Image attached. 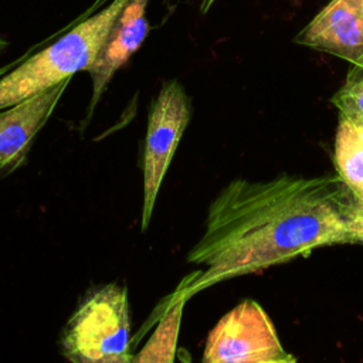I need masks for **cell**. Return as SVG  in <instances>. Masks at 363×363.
<instances>
[{"mask_svg":"<svg viewBox=\"0 0 363 363\" xmlns=\"http://www.w3.org/2000/svg\"><path fill=\"white\" fill-rule=\"evenodd\" d=\"M130 315L126 289L109 284L94 292L71 316L62 349L71 360L104 359L129 352Z\"/></svg>","mask_w":363,"mask_h":363,"instance_id":"cell-3","label":"cell"},{"mask_svg":"<svg viewBox=\"0 0 363 363\" xmlns=\"http://www.w3.org/2000/svg\"><path fill=\"white\" fill-rule=\"evenodd\" d=\"M72 363H133V356L130 354V352L123 353V354H118V356H109V357H104V359H96V360H91V359H71Z\"/></svg>","mask_w":363,"mask_h":363,"instance_id":"cell-12","label":"cell"},{"mask_svg":"<svg viewBox=\"0 0 363 363\" xmlns=\"http://www.w3.org/2000/svg\"><path fill=\"white\" fill-rule=\"evenodd\" d=\"M286 356L268 315L255 301L247 299L208 333L201 363H258Z\"/></svg>","mask_w":363,"mask_h":363,"instance_id":"cell-5","label":"cell"},{"mask_svg":"<svg viewBox=\"0 0 363 363\" xmlns=\"http://www.w3.org/2000/svg\"><path fill=\"white\" fill-rule=\"evenodd\" d=\"M362 13H363V0H362Z\"/></svg>","mask_w":363,"mask_h":363,"instance_id":"cell-18","label":"cell"},{"mask_svg":"<svg viewBox=\"0 0 363 363\" xmlns=\"http://www.w3.org/2000/svg\"><path fill=\"white\" fill-rule=\"evenodd\" d=\"M357 203L337 174L234 179L210 204L204 233L187 254L190 264L204 267L183 286L187 298L315 248L354 244Z\"/></svg>","mask_w":363,"mask_h":363,"instance_id":"cell-1","label":"cell"},{"mask_svg":"<svg viewBox=\"0 0 363 363\" xmlns=\"http://www.w3.org/2000/svg\"><path fill=\"white\" fill-rule=\"evenodd\" d=\"M7 71V67H4V68H0V74H3V72H6Z\"/></svg>","mask_w":363,"mask_h":363,"instance_id":"cell-17","label":"cell"},{"mask_svg":"<svg viewBox=\"0 0 363 363\" xmlns=\"http://www.w3.org/2000/svg\"><path fill=\"white\" fill-rule=\"evenodd\" d=\"M330 101L339 111V119L363 128V64L352 65L345 84Z\"/></svg>","mask_w":363,"mask_h":363,"instance_id":"cell-11","label":"cell"},{"mask_svg":"<svg viewBox=\"0 0 363 363\" xmlns=\"http://www.w3.org/2000/svg\"><path fill=\"white\" fill-rule=\"evenodd\" d=\"M354 244H363V203L359 201L353 220Z\"/></svg>","mask_w":363,"mask_h":363,"instance_id":"cell-13","label":"cell"},{"mask_svg":"<svg viewBox=\"0 0 363 363\" xmlns=\"http://www.w3.org/2000/svg\"><path fill=\"white\" fill-rule=\"evenodd\" d=\"M149 0H129L112 27L101 52L86 69L92 79V95L88 113L91 115L115 72L122 68L139 50L149 33L146 7Z\"/></svg>","mask_w":363,"mask_h":363,"instance_id":"cell-8","label":"cell"},{"mask_svg":"<svg viewBox=\"0 0 363 363\" xmlns=\"http://www.w3.org/2000/svg\"><path fill=\"white\" fill-rule=\"evenodd\" d=\"M258 363H295V359L289 354L286 357H281V359H269V360H262Z\"/></svg>","mask_w":363,"mask_h":363,"instance_id":"cell-14","label":"cell"},{"mask_svg":"<svg viewBox=\"0 0 363 363\" xmlns=\"http://www.w3.org/2000/svg\"><path fill=\"white\" fill-rule=\"evenodd\" d=\"M128 1L112 0L106 9L85 18L58 41L0 78V111L88 69Z\"/></svg>","mask_w":363,"mask_h":363,"instance_id":"cell-2","label":"cell"},{"mask_svg":"<svg viewBox=\"0 0 363 363\" xmlns=\"http://www.w3.org/2000/svg\"><path fill=\"white\" fill-rule=\"evenodd\" d=\"M187 299L186 291L182 286L162 313L142 350L133 357V363H174L183 306Z\"/></svg>","mask_w":363,"mask_h":363,"instance_id":"cell-9","label":"cell"},{"mask_svg":"<svg viewBox=\"0 0 363 363\" xmlns=\"http://www.w3.org/2000/svg\"><path fill=\"white\" fill-rule=\"evenodd\" d=\"M7 47V41L0 35V52H3V50Z\"/></svg>","mask_w":363,"mask_h":363,"instance_id":"cell-16","label":"cell"},{"mask_svg":"<svg viewBox=\"0 0 363 363\" xmlns=\"http://www.w3.org/2000/svg\"><path fill=\"white\" fill-rule=\"evenodd\" d=\"M69 79L0 112V177L18 169L60 102Z\"/></svg>","mask_w":363,"mask_h":363,"instance_id":"cell-7","label":"cell"},{"mask_svg":"<svg viewBox=\"0 0 363 363\" xmlns=\"http://www.w3.org/2000/svg\"><path fill=\"white\" fill-rule=\"evenodd\" d=\"M216 0H201V4H200V11L204 14L210 10V7L214 4Z\"/></svg>","mask_w":363,"mask_h":363,"instance_id":"cell-15","label":"cell"},{"mask_svg":"<svg viewBox=\"0 0 363 363\" xmlns=\"http://www.w3.org/2000/svg\"><path fill=\"white\" fill-rule=\"evenodd\" d=\"M298 45L363 64L362 0H330L294 38Z\"/></svg>","mask_w":363,"mask_h":363,"instance_id":"cell-6","label":"cell"},{"mask_svg":"<svg viewBox=\"0 0 363 363\" xmlns=\"http://www.w3.org/2000/svg\"><path fill=\"white\" fill-rule=\"evenodd\" d=\"M333 162L337 176L356 199L363 203V128L339 119L335 135Z\"/></svg>","mask_w":363,"mask_h":363,"instance_id":"cell-10","label":"cell"},{"mask_svg":"<svg viewBox=\"0 0 363 363\" xmlns=\"http://www.w3.org/2000/svg\"><path fill=\"white\" fill-rule=\"evenodd\" d=\"M190 118L191 102L183 85L177 79L163 82L147 116L143 153L142 231L149 225L160 184Z\"/></svg>","mask_w":363,"mask_h":363,"instance_id":"cell-4","label":"cell"}]
</instances>
